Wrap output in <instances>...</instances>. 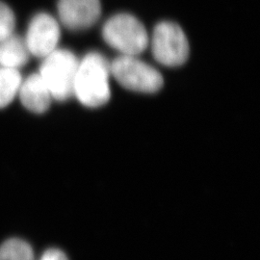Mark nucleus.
<instances>
[{
  "mask_svg": "<svg viewBox=\"0 0 260 260\" xmlns=\"http://www.w3.org/2000/svg\"><path fill=\"white\" fill-rule=\"evenodd\" d=\"M151 50L160 64L178 67L188 59L189 44L183 30L177 23L163 21L154 28Z\"/></svg>",
  "mask_w": 260,
  "mask_h": 260,
  "instance_id": "obj_5",
  "label": "nucleus"
},
{
  "mask_svg": "<svg viewBox=\"0 0 260 260\" xmlns=\"http://www.w3.org/2000/svg\"><path fill=\"white\" fill-rule=\"evenodd\" d=\"M29 55L30 52L24 39L12 34L0 41L1 67L18 70V68L27 63Z\"/></svg>",
  "mask_w": 260,
  "mask_h": 260,
  "instance_id": "obj_9",
  "label": "nucleus"
},
{
  "mask_svg": "<svg viewBox=\"0 0 260 260\" xmlns=\"http://www.w3.org/2000/svg\"><path fill=\"white\" fill-rule=\"evenodd\" d=\"M19 93L23 106L36 114L47 111L52 100L47 85L39 74L31 75L21 82Z\"/></svg>",
  "mask_w": 260,
  "mask_h": 260,
  "instance_id": "obj_8",
  "label": "nucleus"
},
{
  "mask_svg": "<svg viewBox=\"0 0 260 260\" xmlns=\"http://www.w3.org/2000/svg\"><path fill=\"white\" fill-rule=\"evenodd\" d=\"M60 34L59 23L53 17L38 14L31 20L24 39L30 54L43 58L50 54L56 49Z\"/></svg>",
  "mask_w": 260,
  "mask_h": 260,
  "instance_id": "obj_6",
  "label": "nucleus"
},
{
  "mask_svg": "<svg viewBox=\"0 0 260 260\" xmlns=\"http://www.w3.org/2000/svg\"><path fill=\"white\" fill-rule=\"evenodd\" d=\"M21 76L18 70L0 68V108L9 105L19 93Z\"/></svg>",
  "mask_w": 260,
  "mask_h": 260,
  "instance_id": "obj_10",
  "label": "nucleus"
},
{
  "mask_svg": "<svg viewBox=\"0 0 260 260\" xmlns=\"http://www.w3.org/2000/svg\"><path fill=\"white\" fill-rule=\"evenodd\" d=\"M79 61L70 50L55 49L45 57L40 74L52 99L64 102L75 93V81Z\"/></svg>",
  "mask_w": 260,
  "mask_h": 260,
  "instance_id": "obj_2",
  "label": "nucleus"
},
{
  "mask_svg": "<svg viewBox=\"0 0 260 260\" xmlns=\"http://www.w3.org/2000/svg\"><path fill=\"white\" fill-rule=\"evenodd\" d=\"M104 41L122 55L137 56L149 45L145 26L135 17L119 14L108 19L103 28Z\"/></svg>",
  "mask_w": 260,
  "mask_h": 260,
  "instance_id": "obj_3",
  "label": "nucleus"
},
{
  "mask_svg": "<svg viewBox=\"0 0 260 260\" xmlns=\"http://www.w3.org/2000/svg\"><path fill=\"white\" fill-rule=\"evenodd\" d=\"M0 260H35V257L28 243L15 238L1 245Z\"/></svg>",
  "mask_w": 260,
  "mask_h": 260,
  "instance_id": "obj_11",
  "label": "nucleus"
},
{
  "mask_svg": "<svg viewBox=\"0 0 260 260\" xmlns=\"http://www.w3.org/2000/svg\"><path fill=\"white\" fill-rule=\"evenodd\" d=\"M40 260H68L65 253L57 249H50L46 251Z\"/></svg>",
  "mask_w": 260,
  "mask_h": 260,
  "instance_id": "obj_13",
  "label": "nucleus"
},
{
  "mask_svg": "<svg viewBox=\"0 0 260 260\" xmlns=\"http://www.w3.org/2000/svg\"><path fill=\"white\" fill-rule=\"evenodd\" d=\"M16 19L8 5L0 1V41L14 34Z\"/></svg>",
  "mask_w": 260,
  "mask_h": 260,
  "instance_id": "obj_12",
  "label": "nucleus"
},
{
  "mask_svg": "<svg viewBox=\"0 0 260 260\" xmlns=\"http://www.w3.org/2000/svg\"><path fill=\"white\" fill-rule=\"evenodd\" d=\"M110 72L122 87L133 92L156 93L164 84L157 70L137 59L136 56L121 55L116 58L110 64Z\"/></svg>",
  "mask_w": 260,
  "mask_h": 260,
  "instance_id": "obj_4",
  "label": "nucleus"
},
{
  "mask_svg": "<svg viewBox=\"0 0 260 260\" xmlns=\"http://www.w3.org/2000/svg\"><path fill=\"white\" fill-rule=\"evenodd\" d=\"M110 75V64L102 54H87L78 65L74 95L86 107L103 106L109 102L111 95Z\"/></svg>",
  "mask_w": 260,
  "mask_h": 260,
  "instance_id": "obj_1",
  "label": "nucleus"
},
{
  "mask_svg": "<svg viewBox=\"0 0 260 260\" xmlns=\"http://www.w3.org/2000/svg\"><path fill=\"white\" fill-rule=\"evenodd\" d=\"M58 14L66 27L82 30L100 19L102 5L100 0H59Z\"/></svg>",
  "mask_w": 260,
  "mask_h": 260,
  "instance_id": "obj_7",
  "label": "nucleus"
}]
</instances>
